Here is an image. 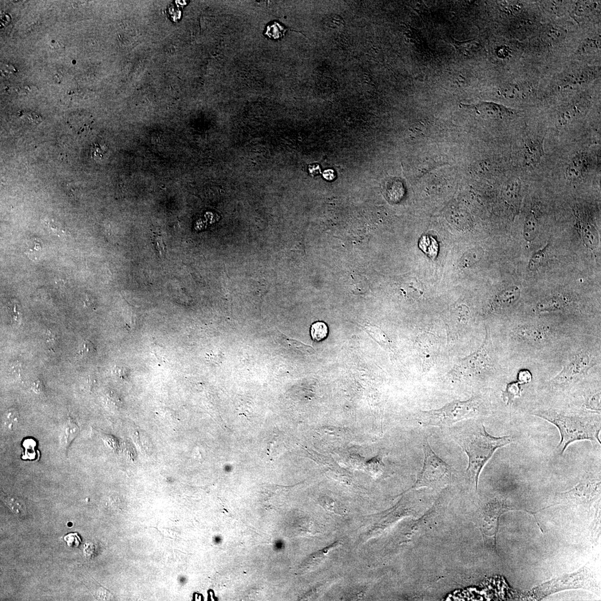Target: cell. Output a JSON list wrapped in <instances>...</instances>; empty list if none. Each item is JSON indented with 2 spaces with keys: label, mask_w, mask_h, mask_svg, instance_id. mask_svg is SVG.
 I'll return each instance as SVG.
<instances>
[{
  "label": "cell",
  "mask_w": 601,
  "mask_h": 601,
  "mask_svg": "<svg viewBox=\"0 0 601 601\" xmlns=\"http://www.w3.org/2000/svg\"><path fill=\"white\" fill-rule=\"evenodd\" d=\"M310 334L314 341H322L327 337L329 329L325 322H316L311 325Z\"/></svg>",
  "instance_id": "ffe728a7"
},
{
  "label": "cell",
  "mask_w": 601,
  "mask_h": 601,
  "mask_svg": "<svg viewBox=\"0 0 601 601\" xmlns=\"http://www.w3.org/2000/svg\"><path fill=\"white\" fill-rule=\"evenodd\" d=\"M323 176L325 178H326L327 176H330V180H333L334 179L333 171H330L329 174V171H327L325 172Z\"/></svg>",
  "instance_id": "f35d334b"
},
{
  "label": "cell",
  "mask_w": 601,
  "mask_h": 601,
  "mask_svg": "<svg viewBox=\"0 0 601 601\" xmlns=\"http://www.w3.org/2000/svg\"><path fill=\"white\" fill-rule=\"evenodd\" d=\"M424 460L422 468L413 488L433 487L449 479L452 469L450 466L434 452L429 443L428 438L422 442Z\"/></svg>",
  "instance_id": "5b68a950"
},
{
  "label": "cell",
  "mask_w": 601,
  "mask_h": 601,
  "mask_svg": "<svg viewBox=\"0 0 601 601\" xmlns=\"http://www.w3.org/2000/svg\"><path fill=\"white\" fill-rule=\"evenodd\" d=\"M19 116L23 120L27 121L29 123L33 125H39L42 121V118L40 115L31 111L21 110L19 112Z\"/></svg>",
  "instance_id": "484cf974"
},
{
  "label": "cell",
  "mask_w": 601,
  "mask_h": 601,
  "mask_svg": "<svg viewBox=\"0 0 601 601\" xmlns=\"http://www.w3.org/2000/svg\"><path fill=\"white\" fill-rule=\"evenodd\" d=\"M360 327L368 334L371 338H373L376 342L378 343L381 346L391 350L392 347V342L387 337L384 332L382 331L380 328L373 325H359Z\"/></svg>",
  "instance_id": "e0dca14e"
},
{
  "label": "cell",
  "mask_w": 601,
  "mask_h": 601,
  "mask_svg": "<svg viewBox=\"0 0 601 601\" xmlns=\"http://www.w3.org/2000/svg\"><path fill=\"white\" fill-rule=\"evenodd\" d=\"M64 540L68 546L71 548L78 547L81 543L80 538L77 533L68 534L64 537Z\"/></svg>",
  "instance_id": "f546056e"
},
{
  "label": "cell",
  "mask_w": 601,
  "mask_h": 601,
  "mask_svg": "<svg viewBox=\"0 0 601 601\" xmlns=\"http://www.w3.org/2000/svg\"><path fill=\"white\" fill-rule=\"evenodd\" d=\"M4 501L18 519H25L26 515V508L23 501L15 497H7Z\"/></svg>",
  "instance_id": "d6986e66"
},
{
  "label": "cell",
  "mask_w": 601,
  "mask_h": 601,
  "mask_svg": "<svg viewBox=\"0 0 601 601\" xmlns=\"http://www.w3.org/2000/svg\"><path fill=\"white\" fill-rule=\"evenodd\" d=\"M84 304L87 307L91 308L93 307V303L92 299L89 298L87 296L85 298Z\"/></svg>",
  "instance_id": "74e56055"
},
{
  "label": "cell",
  "mask_w": 601,
  "mask_h": 601,
  "mask_svg": "<svg viewBox=\"0 0 601 601\" xmlns=\"http://www.w3.org/2000/svg\"><path fill=\"white\" fill-rule=\"evenodd\" d=\"M520 155L521 163L524 168L537 167L544 155L543 140L537 137L527 138L523 141Z\"/></svg>",
  "instance_id": "8fae6325"
},
{
  "label": "cell",
  "mask_w": 601,
  "mask_h": 601,
  "mask_svg": "<svg viewBox=\"0 0 601 601\" xmlns=\"http://www.w3.org/2000/svg\"><path fill=\"white\" fill-rule=\"evenodd\" d=\"M593 158L590 153H577L569 161L565 170V179L570 182L580 181L590 173L593 167Z\"/></svg>",
  "instance_id": "30bf717a"
},
{
  "label": "cell",
  "mask_w": 601,
  "mask_h": 601,
  "mask_svg": "<svg viewBox=\"0 0 601 601\" xmlns=\"http://www.w3.org/2000/svg\"><path fill=\"white\" fill-rule=\"evenodd\" d=\"M595 583L590 572L583 568L571 575L559 577L541 584L535 590L538 596H544L564 589L584 588L595 590Z\"/></svg>",
  "instance_id": "8992f818"
},
{
  "label": "cell",
  "mask_w": 601,
  "mask_h": 601,
  "mask_svg": "<svg viewBox=\"0 0 601 601\" xmlns=\"http://www.w3.org/2000/svg\"><path fill=\"white\" fill-rule=\"evenodd\" d=\"M462 108L472 109L481 116L494 119H503L515 114L514 110L494 102H481L474 104H461Z\"/></svg>",
  "instance_id": "4fadbf2b"
},
{
  "label": "cell",
  "mask_w": 601,
  "mask_h": 601,
  "mask_svg": "<svg viewBox=\"0 0 601 601\" xmlns=\"http://www.w3.org/2000/svg\"><path fill=\"white\" fill-rule=\"evenodd\" d=\"M383 465H384L382 463L381 458H375L369 462V468H371V472L379 474L382 472L383 469L384 468Z\"/></svg>",
  "instance_id": "1f68e13d"
},
{
  "label": "cell",
  "mask_w": 601,
  "mask_h": 601,
  "mask_svg": "<svg viewBox=\"0 0 601 601\" xmlns=\"http://www.w3.org/2000/svg\"><path fill=\"white\" fill-rule=\"evenodd\" d=\"M19 421V414L17 410L11 408L7 411L4 417V423L7 429L13 430Z\"/></svg>",
  "instance_id": "603a6c76"
},
{
  "label": "cell",
  "mask_w": 601,
  "mask_h": 601,
  "mask_svg": "<svg viewBox=\"0 0 601 601\" xmlns=\"http://www.w3.org/2000/svg\"><path fill=\"white\" fill-rule=\"evenodd\" d=\"M97 349L92 342L89 340H85L83 342L81 349L77 353V357H84L96 353Z\"/></svg>",
  "instance_id": "83f0119b"
},
{
  "label": "cell",
  "mask_w": 601,
  "mask_h": 601,
  "mask_svg": "<svg viewBox=\"0 0 601 601\" xmlns=\"http://www.w3.org/2000/svg\"><path fill=\"white\" fill-rule=\"evenodd\" d=\"M548 246V245L543 250L538 252L535 255H533L529 263V268L530 270L532 271L536 270V269L543 264L545 259V251H546Z\"/></svg>",
  "instance_id": "d4e9b609"
},
{
  "label": "cell",
  "mask_w": 601,
  "mask_h": 601,
  "mask_svg": "<svg viewBox=\"0 0 601 601\" xmlns=\"http://www.w3.org/2000/svg\"><path fill=\"white\" fill-rule=\"evenodd\" d=\"M469 320V312L466 307H458L454 309L446 320L448 338L456 339L464 333Z\"/></svg>",
  "instance_id": "7c38bea8"
},
{
  "label": "cell",
  "mask_w": 601,
  "mask_h": 601,
  "mask_svg": "<svg viewBox=\"0 0 601 601\" xmlns=\"http://www.w3.org/2000/svg\"><path fill=\"white\" fill-rule=\"evenodd\" d=\"M482 255V251L480 250H472L466 253V254L462 258L461 263L462 266L467 267L471 266L476 263Z\"/></svg>",
  "instance_id": "cb8c5ba5"
},
{
  "label": "cell",
  "mask_w": 601,
  "mask_h": 601,
  "mask_svg": "<svg viewBox=\"0 0 601 601\" xmlns=\"http://www.w3.org/2000/svg\"><path fill=\"white\" fill-rule=\"evenodd\" d=\"M321 504L327 511L336 514H340L338 509L337 508L335 501L331 498L327 497L321 498Z\"/></svg>",
  "instance_id": "f1b7e54d"
},
{
  "label": "cell",
  "mask_w": 601,
  "mask_h": 601,
  "mask_svg": "<svg viewBox=\"0 0 601 601\" xmlns=\"http://www.w3.org/2000/svg\"><path fill=\"white\" fill-rule=\"evenodd\" d=\"M417 349L424 371H428L436 361L440 349V342L434 335L424 333L416 339Z\"/></svg>",
  "instance_id": "9c48e42d"
},
{
  "label": "cell",
  "mask_w": 601,
  "mask_h": 601,
  "mask_svg": "<svg viewBox=\"0 0 601 601\" xmlns=\"http://www.w3.org/2000/svg\"><path fill=\"white\" fill-rule=\"evenodd\" d=\"M483 401L478 397L466 401H455L440 409L422 411L418 415L419 425L422 426H450L458 422L480 414Z\"/></svg>",
  "instance_id": "3957f363"
},
{
  "label": "cell",
  "mask_w": 601,
  "mask_h": 601,
  "mask_svg": "<svg viewBox=\"0 0 601 601\" xmlns=\"http://www.w3.org/2000/svg\"><path fill=\"white\" fill-rule=\"evenodd\" d=\"M45 342L50 349H53L58 343V335L50 330H47L45 334Z\"/></svg>",
  "instance_id": "4dcf8cb0"
},
{
  "label": "cell",
  "mask_w": 601,
  "mask_h": 601,
  "mask_svg": "<svg viewBox=\"0 0 601 601\" xmlns=\"http://www.w3.org/2000/svg\"><path fill=\"white\" fill-rule=\"evenodd\" d=\"M600 481L583 480L568 492L560 494L562 503L590 508L600 495Z\"/></svg>",
  "instance_id": "ba28073f"
},
{
  "label": "cell",
  "mask_w": 601,
  "mask_h": 601,
  "mask_svg": "<svg viewBox=\"0 0 601 601\" xmlns=\"http://www.w3.org/2000/svg\"><path fill=\"white\" fill-rule=\"evenodd\" d=\"M79 427L72 418L65 422L62 430L61 444L63 447L68 449L79 433Z\"/></svg>",
  "instance_id": "ac0fdd59"
},
{
  "label": "cell",
  "mask_w": 601,
  "mask_h": 601,
  "mask_svg": "<svg viewBox=\"0 0 601 601\" xmlns=\"http://www.w3.org/2000/svg\"><path fill=\"white\" fill-rule=\"evenodd\" d=\"M540 213L539 209L533 207L526 217L524 236L527 240L532 241L536 238L539 230Z\"/></svg>",
  "instance_id": "2e32d148"
},
{
  "label": "cell",
  "mask_w": 601,
  "mask_h": 601,
  "mask_svg": "<svg viewBox=\"0 0 601 601\" xmlns=\"http://www.w3.org/2000/svg\"><path fill=\"white\" fill-rule=\"evenodd\" d=\"M116 372L119 378L125 379L128 377V371L124 367H117Z\"/></svg>",
  "instance_id": "d590c367"
},
{
  "label": "cell",
  "mask_w": 601,
  "mask_h": 601,
  "mask_svg": "<svg viewBox=\"0 0 601 601\" xmlns=\"http://www.w3.org/2000/svg\"><path fill=\"white\" fill-rule=\"evenodd\" d=\"M595 365L594 360L586 352H581L572 356L564 363L561 372L552 380L555 386L571 384L579 381Z\"/></svg>",
  "instance_id": "52a82bcc"
},
{
  "label": "cell",
  "mask_w": 601,
  "mask_h": 601,
  "mask_svg": "<svg viewBox=\"0 0 601 601\" xmlns=\"http://www.w3.org/2000/svg\"><path fill=\"white\" fill-rule=\"evenodd\" d=\"M11 369L12 370V371H13L14 373L20 374V373L21 371L22 370V366L20 363H19L18 362H14L13 364L12 365V366L11 367Z\"/></svg>",
  "instance_id": "8d00e7d4"
},
{
  "label": "cell",
  "mask_w": 601,
  "mask_h": 601,
  "mask_svg": "<svg viewBox=\"0 0 601 601\" xmlns=\"http://www.w3.org/2000/svg\"><path fill=\"white\" fill-rule=\"evenodd\" d=\"M518 379H519L518 381H519L521 383V384H523V383H528L531 382L532 376L528 370H523L520 371L519 375H518Z\"/></svg>",
  "instance_id": "d6a6232c"
},
{
  "label": "cell",
  "mask_w": 601,
  "mask_h": 601,
  "mask_svg": "<svg viewBox=\"0 0 601 601\" xmlns=\"http://www.w3.org/2000/svg\"><path fill=\"white\" fill-rule=\"evenodd\" d=\"M533 415L544 419L559 428L561 441L557 448L561 454L564 453L569 444L576 441L587 440L593 442H600V424L591 419L578 415H565L553 410H538Z\"/></svg>",
  "instance_id": "7a4b0ae2"
},
{
  "label": "cell",
  "mask_w": 601,
  "mask_h": 601,
  "mask_svg": "<svg viewBox=\"0 0 601 601\" xmlns=\"http://www.w3.org/2000/svg\"><path fill=\"white\" fill-rule=\"evenodd\" d=\"M31 388H32L35 393L39 394H42L45 391V386L40 379H37L36 381L33 382L31 383Z\"/></svg>",
  "instance_id": "836d02e7"
},
{
  "label": "cell",
  "mask_w": 601,
  "mask_h": 601,
  "mask_svg": "<svg viewBox=\"0 0 601 601\" xmlns=\"http://www.w3.org/2000/svg\"><path fill=\"white\" fill-rule=\"evenodd\" d=\"M282 336L284 346L290 347V349L298 350L302 352V353L308 354H314L315 353V351L312 346L305 345V344L298 341V340L288 338L285 335H282Z\"/></svg>",
  "instance_id": "7402d4cb"
},
{
  "label": "cell",
  "mask_w": 601,
  "mask_h": 601,
  "mask_svg": "<svg viewBox=\"0 0 601 601\" xmlns=\"http://www.w3.org/2000/svg\"><path fill=\"white\" fill-rule=\"evenodd\" d=\"M1 72L4 77L10 76L15 72L14 67L9 64H3L1 67Z\"/></svg>",
  "instance_id": "e575fe53"
},
{
  "label": "cell",
  "mask_w": 601,
  "mask_h": 601,
  "mask_svg": "<svg viewBox=\"0 0 601 601\" xmlns=\"http://www.w3.org/2000/svg\"><path fill=\"white\" fill-rule=\"evenodd\" d=\"M514 334L518 338L525 341L539 342L547 339L551 331L545 326L524 325L517 328Z\"/></svg>",
  "instance_id": "5bb4252c"
},
{
  "label": "cell",
  "mask_w": 601,
  "mask_h": 601,
  "mask_svg": "<svg viewBox=\"0 0 601 601\" xmlns=\"http://www.w3.org/2000/svg\"><path fill=\"white\" fill-rule=\"evenodd\" d=\"M521 291L519 288L514 286L504 290L494 299L493 308L494 309L511 306L520 298Z\"/></svg>",
  "instance_id": "9a60e30c"
},
{
  "label": "cell",
  "mask_w": 601,
  "mask_h": 601,
  "mask_svg": "<svg viewBox=\"0 0 601 601\" xmlns=\"http://www.w3.org/2000/svg\"><path fill=\"white\" fill-rule=\"evenodd\" d=\"M521 383L519 381L509 383L505 390L503 393V398L504 401H507V404L512 403L516 397H521L522 389L521 388Z\"/></svg>",
  "instance_id": "44dd1931"
},
{
  "label": "cell",
  "mask_w": 601,
  "mask_h": 601,
  "mask_svg": "<svg viewBox=\"0 0 601 601\" xmlns=\"http://www.w3.org/2000/svg\"><path fill=\"white\" fill-rule=\"evenodd\" d=\"M452 43L458 51L465 55L469 54V51L471 50L474 46H477V42L474 40L463 42L454 40Z\"/></svg>",
  "instance_id": "4316f807"
},
{
  "label": "cell",
  "mask_w": 601,
  "mask_h": 601,
  "mask_svg": "<svg viewBox=\"0 0 601 601\" xmlns=\"http://www.w3.org/2000/svg\"><path fill=\"white\" fill-rule=\"evenodd\" d=\"M453 438L468 457L466 475L475 484L478 489V480L481 470L496 451L512 443V436L495 437L490 435L483 425L465 426L457 430Z\"/></svg>",
  "instance_id": "6da1fadb"
},
{
  "label": "cell",
  "mask_w": 601,
  "mask_h": 601,
  "mask_svg": "<svg viewBox=\"0 0 601 601\" xmlns=\"http://www.w3.org/2000/svg\"><path fill=\"white\" fill-rule=\"evenodd\" d=\"M494 367L492 342L489 329L487 327L483 343L474 353L460 359L450 374L456 379L478 377L490 372Z\"/></svg>",
  "instance_id": "277c9868"
}]
</instances>
